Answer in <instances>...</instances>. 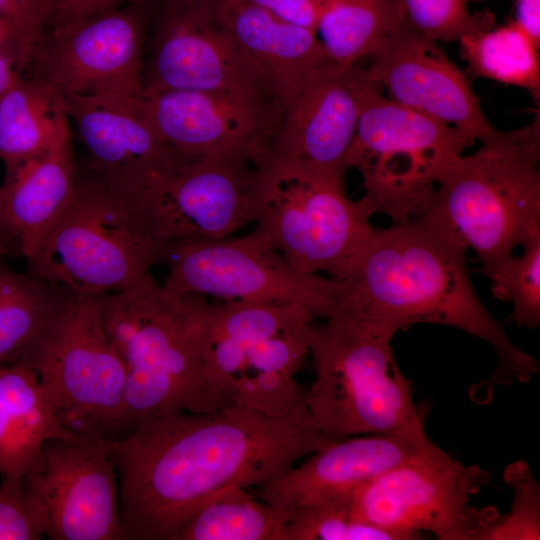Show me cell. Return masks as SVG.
<instances>
[{
  "label": "cell",
  "mask_w": 540,
  "mask_h": 540,
  "mask_svg": "<svg viewBox=\"0 0 540 540\" xmlns=\"http://www.w3.org/2000/svg\"><path fill=\"white\" fill-rule=\"evenodd\" d=\"M48 528L43 503L22 479L0 477V540H40Z\"/></svg>",
  "instance_id": "cell-34"
},
{
  "label": "cell",
  "mask_w": 540,
  "mask_h": 540,
  "mask_svg": "<svg viewBox=\"0 0 540 540\" xmlns=\"http://www.w3.org/2000/svg\"><path fill=\"white\" fill-rule=\"evenodd\" d=\"M429 441L425 423L334 440L261 486L260 499L285 523L300 507L350 499L360 487L400 465Z\"/></svg>",
  "instance_id": "cell-21"
},
{
  "label": "cell",
  "mask_w": 540,
  "mask_h": 540,
  "mask_svg": "<svg viewBox=\"0 0 540 540\" xmlns=\"http://www.w3.org/2000/svg\"><path fill=\"white\" fill-rule=\"evenodd\" d=\"M367 77L393 101L457 127L479 142L500 132L484 114L464 73L439 47L407 22L368 57Z\"/></svg>",
  "instance_id": "cell-18"
},
{
  "label": "cell",
  "mask_w": 540,
  "mask_h": 540,
  "mask_svg": "<svg viewBox=\"0 0 540 540\" xmlns=\"http://www.w3.org/2000/svg\"><path fill=\"white\" fill-rule=\"evenodd\" d=\"M459 42L471 76L517 86L539 98V47L514 20L484 28Z\"/></svg>",
  "instance_id": "cell-29"
},
{
  "label": "cell",
  "mask_w": 540,
  "mask_h": 540,
  "mask_svg": "<svg viewBox=\"0 0 540 540\" xmlns=\"http://www.w3.org/2000/svg\"><path fill=\"white\" fill-rule=\"evenodd\" d=\"M162 1H188V0H156V3L162 2Z\"/></svg>",
  "instance_id": "cell-42"
},
{
  "label": "cell",
  "mask_w": 540,
  "mask_h": 540,
  "mask_svg": "<svg viewBox=\"0 0 540 540\" xmlns=\"http://www.w3.org/2000/svg\"><path fill=\"white\" fill-rule=\"evenodd\" d=\"M492 478L477 464L466 465L431 440L400 465L356 490L350 498L354 517L398 534L420 539L479 540L497 509L477 508L470 499Z\"/></svg>",
  "instance_id": "cell-10"
},
{
  "label": "cell",
  "mask_w": 540,
  "mask_h": 540,
  "mask_svg": "<svg viewBox=\"0 0 540 540\" xmlns=\"http://www.w3.org/2000/svg\"><path fill=\"white\" fill-rule=\"evenodd\" d=\"M518 27L540 47V0H515Z\"/></svg>",
  "instance_id": "cell-38"
},
{
  "label": "cell",
  "mask_w": 540,
  "mask_h": 540,
  "mask_svg": "<svg viewBox=\"0 0 540 540\" xmlns=\"http://www.w3.org/2000/svg\"><path fill=\"white\" fill-rule=\"evenodd\" d=\"M540 114L461 155L418 218L477 255L484 275L540 231Z\"/></svg>",
  "instance_id": "cell-4"
},
{
  "label": "cell",
  "mask_w": 540,
  "mask_h": 540,
  "mask_svg": "<svg viewBox=\"0 0 540 540\" xmlns=\"http://www.w3.org/2000/svg\"><path fill=\"white\" fill-rule=\"evenodd\" d=\"M258 7L284 21L315 32L325 0H240ZM316 33V32H315Z\"/></svg>",
  "instance_id": "cell-36"
},
{
  "label": "cell",
  "mask_w": 540,
  "mask_h": 540,
  "mask_svg": "<svg viewBox=\"0 0 540 540\" xmlns=\"http://www.w3.org/2000/svg\"><path fill=\"white\" fill-rule=\"evenodd\" d=\"M262 167L241 158H184L131 201L161 247L223 239L255 222Z\"/></svg>",
  "instance_id": "cell-15"
},
{
  "label": "cell",
  "mask_w": 540,
  "mask_h": 540,
  "mask_svg": "<svg viewBox=\"0 0 540 540\" xmlns=\"http://www.w3.org/2000/svg\"><path fill=\"white\" fill-rule=\"evenodd\" d=\"M332 441L305 407L286 416L232 406L148 418L107 441L124 540H172L215 493L260 488Z\"/></svg>",
  "instance_id": "cell-1"
},
{
  "label": "cell",
  "mask_w": 540,
  "mask_h": 540,
  "mask_svg": "<svg viewBox=\"0 0 540 540\" xmlns=\"http://www.w3.org/2000/svg\"><path fill=\"white\" fill-rule=\"evenodd\" d=\"M5 171V212L18 252L27 260L72 197L76 165L71 137Z\"/></svg>",
  "instance_id": "cell-23"
},
{
  "label": "cell",
  "mask_w": 540,
  "mask_h": 540,
  "mask_svg": "<svg viewBox=\"0 0 540 540\" xmlns=\"http://www.w3.org/2000/svg\"><path fill=\"white\" fill-rule=\"evenodd\" d=\"M150 28L139 96L220 90L274 97L223 20L218 0L158 2Z\"/></svg>",
  "instance_id": "cell-14"
},
{
  "label": "cell",
  "mask_w": 540,
  "mask_h": 540,
  "mask_svg": "<svg viewBox=\"0 0 540 540\" xmlns=\"http://www.w3.org/2000/svg\"><path fill=\"white\" fill-rule=\"evenodd\" d=\"M74 437L32 368L0 367V477L22 479L46 442Z\"/></svg>",
  "instance_id": "cell-24"
},
{
  "label": "cell",
  "mask_w": 540,
  "mask_h": 540,
  "mask_svg": "<svg viewBox=\"0 0 540 540\" xmlns=\"http://www.w3.org/2000/svg\"><path fill=\"white\" fill-rule=\"evenodd\" d=\"M0 18L16 33L17 47L25 69L48 26L46 0H0Z\"/></svg>",
  "instance_id": "cell-35"
},
{
  "label": "cell",
  "mask_w": 540,
  "mask_h": 540,
  "mask_svg": "<svg viewBox=\"0 0 540 540\" xmlns=\"http://www.w3.org/2000/svg\"><path fill=\"white\" fill-rule=\"evenodd\" d=\"M373 212L351 200L344 183L269 159L261 168L251 233L299 272L341 281L369 240Z\"/></svg>",
  "instance_id": "cell-9"
},
{
  "label": "cell",
  "mask_w": 540,
  "mask_h": 540,
  "mask_svg": "<svg viewBox=\"0 0 540 540\" xmlns=\"http://www.w3.org/2000/svg\"><path fill=\"white\" fill-rule=\"evenodd\" d=\"M95 297L126 370L119 437L169 410L224 408L205 372L203 296L175 295L151 277L132 289Z\"/></svg>",
  "instance_id": "cell-3"
},
{
  "label": "cell",
  "mask_w": 540,
  "mask_h": 540,
  "mask_svg": "<svg viewBox=\"0 0 540 540\" xmlns=\"http://www.w3.org/2000/svg\"><path fill=\"white\" fill-rule=\"evenodd\" d=\"M73 296L0 264V367H30Z\"/></svg>",
  "instance_id": "cell-25"
},
{
  "label": "cell",
  "mask_w": 540,
  "mask_h": 540,
  "mask_svg": "<svg viewBox=\"0 0 540 540\" xmlns=\"http://www.w3.org/2000/svg\"><path fill=\"white\" fill-rule=\"evenodd\" d=\"M160 252L132 201L76 167L72 197L26 260L27 272L74 295L98 296L151 278Z\"/></svg>",
  "instance_id": "cell-6"
},
{
  "label": "cell",
  "mask_w": 540,
  "mask_h": 540,
  "mask_svg": "<svg viewBox=\"0 0 540 540\" xmlns=\"http://www.w3.org/2000/svg\"><path fill=\"white\" fill-rule=\"evenodd\" d=\"M469 0H402L413 29L435 42L460 41L492 26L488 16L472 15Z\"/></svg>",
  "instance_id": "cell-33"
},
{
  "label": "cell",
  "mask_w": 540,
  "mask_h": 540,
  "mask_svg": "<svg viewBox=\"0 0 540 540\" xmlns=\"http://www.w3.org/2000/svg\"><path fill=\"white\" fill-rule=\"evenodd\" d=\"M286 540H402L354 517L350 499L300 507L285 522Z\"/></svg>",
  "instance_id": "cell-31"
},
{
  "label": "cell",
  "mask_w": 540,
  "mask_h": 540,
  "mask_svg": "<svg viewBox=\"0 0 540 540\" xmlns=\"http://www.w3.org/2000/svg\"><path fill=\"white\" fill-rule=\"evenodd\" d=\"M22 481L47 511L49 539H124L107 441L82 436L50 440Z\"/></svg>",
  "instance_id": "cell-17"
},
{
  "label": "cell",
  "mask_w": 540,
  "mask_h": 540,
  "mask_svg": "<svg viewBox=\"0 0 540 540\" xmlns=\"http://www.w3.org/2000/svg\"><path fill=\"white\" fill-rule=\"evenodd\" d=\"M218 4L235 40L281 104L332 62L314 31L240 0H218Z\"/></svg>",
  "instance_id": "cell-22"
},
{
  "label": "cell",
  "mask_w": 540,
  "mask_h": 540,
  "mask_svg": "<svg viewBox=\"0 0 540 540\" xmlns=\"http://www.w3.org/2000/svg\"><path fill=\"white\" fill-rule=\"evenodd\" d=\"M466 251L420 218L374 228L339 281V301L329 318L353 321L392 339L413 324L431 323L483 340L498 363L487 380L471 387V398L478 402L489 401L496 386L529 383L539 374V363L514 344L479 299Z\"/></svg>",
  "instance_id": "cell-2"
},
{
  "label": "cell",
  "mask_w": 540,
  "mask_h": 540,
  "mask_svg": "<svg viewBox=\"0 0 540 540\" xmlns=\"http://www.w3.org/2000/svg\"><path fill=\"white\" fill-rule=\"evenodd\" d=\"M11 249L18 250L15 238L8 224L5 212L3 190L0 187V253H7Z\"/></svg>",
  "instance_id": "cell-40"
},
{
  "label": "cell",
  "mask_w": 540,
  "mask_h": 540,
  "mask_svg": "<svg viewBox=\"0 0 540 540\" xmlns=\"http://www.w3.org/2000/svg\"><path fill=\"white\" fill-rule=\"evenodd\" d=\"M300 305L205 303V372L224 407L286 416L304 407L295 380L309 354L312 320Z\"/></svg>",
  "instance_id": "cell-5"
},
{
  "label": "cell",
  "mask_w": 540,
  "mask_h": 540,
  "mask_svg": "<svg viewBox=\"0 0 540 540\" xmlns=\"http://www.w3.org/2000/svg\"><path fill=\"white\" fill-rule=\"evenodd\" d=\"M7 46H13L16 48L18 54V47H17V39H16V33L13 28V26L7 22L6 20H3L0 18V49L7 47ZM20 56V54H19ZM21 59V57H20ZM22 61V59H21ZM23 64V62H22ZM24 66V65H23ZM25 68V67H24Z\"/></svg>",
  "instance_id": "cell-41"
},
{
  "label": "cell",
  "mask_w": 540,
  "mask_h": 540,
  "mask_svg": "<svg viewBox=\"0 0 540 540\" xmlns=\"http://www.w3.org/2000/svg\"><path fill=\"white\" fill-rule=\"evenodd\" d=\"M155 6L152 0H137L50 25L27 70L61 95L138 97Z\"/></svg>",
  "instance_id": "cell-13"
},
{
  "label": "cell",
  "mask_w": 540,
  "mask_h": 540,
  "mask_svg": "<svg viewBox=\"0 0 540 540\" xmlns=\"http://www.w3.org/2000/svg\"><path fill=\"white\" fill-rule=\"evenodd\" d=\"M30 368L66 429L105 441L120 436L126 370L95 296L72 297Z\"/></svg>",
  "instance_id": "cell-11"
},
{
  "label": "cell",
  "mask_w": 540,
  "mask_h": 540,
  "mask_svg": "<svg viewBox=\"0 0 540 540\" xmlns=\"http://www.w3.org/2000/svg\"><path fill=\"white\" fill-rule=\"evenodd\" d=\"M503 478L513 490L510 510L504 514L497 512L480 540L540 539V484L529 465L523 460L510 463Z\"/></svg>",
  "instance_id": "cell-32"
},
{
  "label": "cell",
  "mask_w": 540,
  "mask_h": 540,
  "mask_svg": "<svg viewBox=\"0 0 540 540\" xmlns=\"http://www.w3.org/2000/svg\"><path fill=\"white\" fill-rule=\"evenodd\" d=\"M405 22L402 0H325L315 32L329 59L350 67Z\"/></svg>",
  "instance_id": "cell-27"
},
{
  "label": "cell",
  "mask_w": 540,
  "mask_h": 540,
  "mask_svg": "<svg viewBox=\"0 0 540 540\" xmlns=\"http://www.w3.org/2000/svg\"><path fill=\"white\" fill-rule=\"evenodd\" d=\"M522 254L512 255L487 271L494 297L511 302L510 320L529 330L540 323V231L522 244Z\"/></svg>",
  "instance_id": "cell-30"
},
{
  "label": "cell",
  "mask_w": 540,
  "mask_h": 540,
  "mask_svg": "<svg viewBox=\"0 0 540 540\" xmlns=\"http://www.w3.org/2000/svg\"><path fill=\"white\" fill-rule=\"evenodd\" d=\"M475 141L457 127L384 96L364 71L348 167L360 172L362 199L373 214L382 213L394 223L420 217L454 162Z\"/></svg>",
  "instance_id": "cell-8"
},
{
  "label": "cell",
  "mask_w": 540,
  "mask_h": 540,
  "mask_svg": "<svg viewBox=\"0 0 540 540\" xmlns=\"http://www.w3.org/2000/svg\"><path fill=\"white\" fill-rule=\"evenodd\" d=\"M133 1L137 0H46L48 26L91 16Z\"/></svg>",
  "instance_id": "cell-37"
},
{
  "label": "cell",
  "mask_w": 540,
  "mask_h": 540,
  "mask_svg": "<svg viewBox=\"0 0 540 540\" xmlns=\"http://www.w3.org/2000/svg\"><path fill=\"white\" fill-rule=\"evenodd\" d=\"M25 71L20 56L13 46L0 49V100L18 82Z\"/></svg>",
  "instance_id": "cell-39"
},
{
  "label": "cell",
  "mask_w": 540,
  "mask_h": 540,
  "mask_svg": "<svg viewBox=\"0 0 540 540\" xmlns=\"http://www.w3.org/2000/svg\"><path fill=\"white\" fill-rule=\"evenodd\" d=\"M167 266L163 287L178 295L212 296L224 301L300 305L328 319L340 297V283L292 267L252 233L237 239L177 240L162 245Z\"/></svg>",
  "instance_id": "cell-12"
},
{
  "label": "cell",
  "mask_w": 540,
  "mask_h": 540,
  "mask_svg": "<svg viewBox=\"0 0 540 540\" xmlns=\"http://www.w3.org/2000/svg\"><path fill=\"white\" fill-rule=\"evenodd\" d=\"M62 95L44 81L22 76L0 100V160L5 170L71 137Z\"/></svg>",
  "instance_id": "cell-26"
},
{
  "label": "cell",
  "mask_w": 540,
  "mask_h": 540,
  "mask_svg": "<svg viewBox=\"0 0 540 540\" xmlns=\"http://www.w3.org/2000/svg\"><path fill=\"white\" fill-rule=\"evenodd\" d=\"M156 134L185 158H241L263 166L282 116L272 96L220 90H166L135 98Z\"/></svg>",
  "instance_id": "cell-16"
},
{
  "label": "cell",
  "mask_w": 540,
  "mask_h": 540,
  "mask_svg": "<svg viewBox=\"0 0 540 540\" xmlns=\"http://www.w3.org/2000/svg\"><path fill=\"white\" fill-rule=\"evenodd\" d=\"M364 69L333 62L314 72L282 102L270 159L344 183L361 106Z\"/></svg>",
  "instance_id": "cell-19"
},
{
  "label": "cell",
  "mask_w": 540,
  "mask_h": 540,
  "mask_svg": "<svg viewBox=\"0 0 540 540\" xmlns=\"http://www.w3.org/2000/svg\"><path fill=\"white\" fill-rule=\"evenodd\" d=\"M172 540H286L285 523L269 504L232 485L206 500Z\"/></svg>",
  "instance_id": "cell-28"
},
{
  "label": "cell",
  "mask_w": 540,
  "mask_h": 540,
  "mask_svg": "<svg viewBox=\"0 0 540 540\" xmlns=\"http://www.w3.org/2000/svg\"><path fill=\"white\" fill-rule=\"evenodd\" d=\"M389 338L340 318L312 328L315 377L302 394L316 428L330 440L388 433L425 423Z\"/></svg>",
  "instance_id": "cell-7"
},
{
  "label": "cell",
  "mask_w": 540,
  "mask_h": 540,
  "mask_svg": "<svg viewBox=\"0 0 540 540\" xmlns=\"http://www.w3.org/2000/svg\"><path fill=\"white\" fill-rule=\"evenodd\" d=\"M62 97L88 151L87 167L130 200L185 158L156 134L138 110L136 97Z\"/></svg>",
  "instance_id": "cell-20"
}]
</instances>
